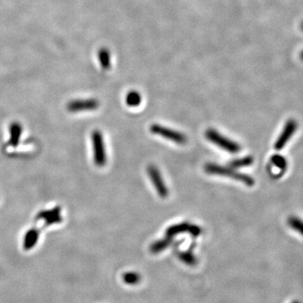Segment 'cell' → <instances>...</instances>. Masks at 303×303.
Listing matches in <instances>:
<instances>
[{
	"label": "cell",
	"instance_id": "5bb4252c",
	"mask_svg": "<svg viewBox=\"0 0 303 303\" xmlns=\"http://www.w3.org/2000/svg\"><path fill=\"white\" fill-rule=\"evenodd\" d=\"M141 96L137 91H130L126 96V103L127 105L131 107H136L141 104Z\"/></svg>",
	"mask_w": 303,
	"mask_h": 303
},
{
	"label": "cell",
	"instance_id": "ac0fdd59",
	"mask_svg": "<svg viewBox=\"0 0 303 303\" xmlns=\"http://www.w3.org/2000/svg\"><path fill=\"white\" fill-rule=\"evenodd\" d=\"M138 280H139V277H138V275L133 274V273L126 274V275L124 276V281H125L126 283H129V284L137 283V282H138Z\"/></svg>",
	"mask_w": 303,
	"mask_h": 303
},
{
	"label": "cell",
	"instance_id": "8992f818",
	"mask_svg": "<svg viewBox=\"0 0 303 303\" xmlns=\"http://www.w3.org/2000/svg\"><path fill=\"white\" fill-rule=\"evenodd\" d=\"M297 126H298V124L294 119L288 120L284 128L282 130V133L280 134L275 143L276 150L281 151L285 147L289 140L292 138V136L297 131Z\"/></svg>",
	"mask_w": 303,
	"mask_h": 303
},
{
	"label": "cell",
	"instance_id": "7a4b0ae2",
	"mask_svg": "<svg viewBox=\"0 0 303 303\" xmlns=\"http://www.w3.org/2000/svg\"><path fill=\"white\" fill-rule=\"evenodd\" d=\"M205 138L212 143L216 144L220 148L227 151L228 153H237L241 150V147L239 144L224 137L214 129H208L205 132Z\"/></svg>",
	"mask_w": 303,
	"mask_h": 303
},
{
	"label": "cell",
	"instance_id": "30bf717a",
	"mask_svg": "<svg viewBox=\"0 0 303 303\" xmlns=\"http://www.w3.org/2000/svg\"><path fill=\"white\" fill-rule=\"evenodd\" d=\"M39 239V231L36 228H31L25 233L24 238V248L25 250H30L37 244Z\"/></svg>",
	"mask_w": 303,
	"mask_h": 303
},
{
	"label": "cell",
	"instance_id": "5b68a950",
	"mask_svg": "<svg viewBox=\"0 0 303 303\" xmlns=\"http://www.w3.org/2000/svg\"><path fill=\"white\" fill-rule=\"evenodd\" d=\"M147 174L149 175L151 181L157 192L159 194V196L161 198H166L168 196V190L162 179V175L160 174V170L158 169L156 166L149 165L147 167Z\"/></svg>",
	"mask_w": 303,
	"mask_h": 303
},
{
	"label": "cell",
	"instance_id": "44dd1931",
	"mask_svg": "<svg viewBox=\"0 0 303 303\" xmlns=\"http://www.w3.org/2000/svg\"><path fill=\"white\" fill-rule=\"evenodd\" d=\"M292 303H300V302H298V301H295V302H293Z\"/></svg>",
	"mask_w": 303,
	"mask_h": 303
},
{
	"label": "cell",
	"instance_id": "ffe728a7",
	"mask_svg": "<svg viewBox=\"0 0 303 303\" xmlns=\"http://www.w3.org/2000/svg\"><path fill=\"white\" fill-rule=\"evenodd\" d=\"M300 58H301V59H302V60H303V52H301Z\"/></svg>",
	"mask_w": 303,
	"mask_h": 303
},
{
	"label": "cell",
	"instance_id": "7402d4cb",
	"mask_svg": "<svg viewBox=\"0 0 303 303\" xmlns=\"http://www.w3.org/2000/svg\"><path fill=\"white\" fill-rule=\"evenodd\" d=\"M301 27H302V30L303 31V23L302 24V25H301Z\"/></svg>",
	"mask_w": 303,
	"mask_h": 303
},
{
	"label": "cell",
	"instance_id": "4fadbf2b",
	"mask_svg": "<svg viewBox=\"0 0 303 303\" xmlns=\"http://www.w3.org/2000/svg\"><path fill=\"white\" fill-rule=\"evenodd\" d=\"M98 59L101 66L104 69H109L110 67V53L106 48H102L98 52Z\"/></svg>",
	"mask_w": 303,
	"mask_h": 303
},
{
	"label": "cell",
	"instance_id": "277c9868",
	"mask_svg": "<svg viewBox=\"0 0 303 303\" xmlns=\"http://www.w3.org/2000/svg\"><path fill=\"white\" fill-rule=\"evenodd\" d=\"M150 131L153 134L158 135L162 138H166L168 140L174 141L177 144H185L187 142V138L184 134L177 132L170 128H167L165 126H160L158 124H153L150 127Z\"/></svg>",
	"mask_w": 303,
	"mask_h": 303
},
{
	"label": "cell",
	"instance_id": "9a60e30c",
	"mask_svg": "<svg viewBox=\"0 0 303 303\" xmlns=\"http://www.w3.org/2000/svg\"><path fill=\"white\" fill-rule=\"evenodd\" d=\"M253 162H254L253 157L246 156L241 158V159L233 160L232 162H230V166H231V168H242V167L251 165L253 164Z\"/></svg>",
	"mask_w": 303,
	"mask_h": 303
},
{
	"label": "cell",
	"instance_id": "d6986e66",
	"mask_svg": "<svg viewBox=\"0 0 303 303\" xmlns=\"http://www.w3.org/2000/svg\"><path fill=\"white\" fill-rule=\"evenodd\" d=\"M181 260H183L184 262H186L187 263H189V264H192V263H195L194 262L196 261L195 260V258H194L193 255L190 254H181Z\"/></svg>",
	"mask_w": 303,
	"mask_h": 303
},
{
	"label": "cell",
	"instance_id": "9c48e42d",
	"mask_svg": "<svg viewBox=\"0 0 303 303\" xmlns=\"http://www.w3.org/2000/svg\"><path fill=\"white\" fill-rule=\"evenodd\" d=\"M61 210L60 208H53L49 211H40L37 215V219L45 220L46 225L60 223L61 222Z\"/></svg>",
	"mask_w": 303,
	"mask_h": 303
},
{
	"label": "cell",
	"instance_id": "2e32d148",
	"mask_svg": "<svg viewBox=\"0 0 303 303\" xmlns=\"http://www.w3.org/2000/svg\"><path fill=\"white\" fill-rule=\"evenodd\" d=\"M287 223L289 227L303 237V221L302 219L297 217H291L288 218Z\"/></svg>",
	"mask_w": 303,
	"mask_h": 303
},
{
	"label": "cell",
	"instance_id": "3957f363",
	"mask_svg": "<svg viewBox=\"0 0 303 303\" xmlns=\"http://www.w3.org/2000/svg\"><path fill=\"white\" fill-rule=\"evenodd\" d=\"M91 140H92L94 162L95 165L103 167L105 165L107 161L103 135L98 130L94 131L91 135Z\"/></svg>",
	"mask_w": 303,
	"mask_h": 303
},
{
	"label": "cell",
	"instance_id": "52a82bcc",
	"mask_svg": "<svg viewBox=\"0 0 303 303\" xmlns=\"http://www.w3.org/2000/svg\"><path fill=\"white\" fill-rule=\"evenodd\" d=\"M99 107L98 101L95 99H85V100H74L67 104V109L70 112H80V111H89L96 110Z\"/></svg>",
	"mask_w": 303,
	"mask_h": 303
},
{
	"label": "cell",
	"instance_id": "8fae6325",
	"mask_svg": "<svg viewBox=\"0 0 303 303\" xmlns=\"http://www.w3.org/2000/svg\"><path fill=\"white\" fill-rule=\"evenodd\" d=\"M22 126L20 123L13 122L11 126H9V143L14 147H16L20 141V138L21 137Z\"/></svg>",
	"mask_w": 303,
	"mask_h": 303
},
{
	"label": "cell",
	"instance_id": "e0dca14e",
	"mask_svg": "<svg viewBox=\"0 0 303 303\" xmlns=\"http://www.w3.org/2000/svg\"><path fill=\"white\" fill-rule=\"evenodd\" d=\"M170 244H171V238L167 237L165 239L154 242L151 246V251L153 252V253H160V252L164 250Z\"/></svg>",
	"mask_w": 303,
	"mask_h": 303
},
{
	"label": "cell",
	"instance_id": "7c38bea8",
	"mask_svg": "<svg viewBox=\"0 0 303 303\" xmlns=\"http://www.w3.org/2000/svg\"><path fill=\"white\" fill-rule=\"evenodd\" d=\"M270 162L273 165L275 166V168L278 169L280 175H283L285 173L286 168H287V162H286V160L284 157L281 156V155H274L270 159Z\"/></svg>",
	"mask_w": 303,
	"mask_h": 303
},
{
	"label": "cell",
	"instance_id": "ba28073f",
	"mask_svg": "<svg viewBox=\"0 0 303 303\" xmlns=\"http://www.w3.org/2000/svg\"><path fill=\"white\" fill-rule=\"evenodd\" d=\"M189 233L191 235H199L202 233V230L198 226L194 224L189 223V222H182V223L175 224L171 227H168L166 231V235L168 238H172L174 236L180 234V233Z\"/></svg>",
	"mask_w": 303,
	"mask_h": 303
},
{
	"label": "cell",
	"instance_id": "6da1fadb",
	"mask_svg": "<svg viewBox=\"0 0 303 303\" xmlns=\"http://www.w3.org/2000/svg\"><path fill=\"white\" fill-rule=\"evenodd\" d=\"M205 171L210 175H220L225 177L231 178L236 181H240L248 186H253L254 184V178L250 175H245L242 173L237 171L233 168H228L225 166L219 165L217 163L208 162L205 165Z\"/></svg>",
	"mask_w": 303,
	"mask_h": 303
}]
</instances>
